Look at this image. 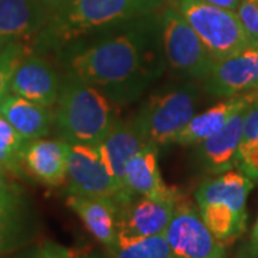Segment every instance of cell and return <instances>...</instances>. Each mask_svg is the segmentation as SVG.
I'll return each instance as SVG.
<instances>
[{"instance_id":"1","label":"cell","mask_w":258,"mask_h":258,"mask_svg":"<svg viewBox=\"0 0 258 258\" xmlns=\"http://www.w3.org/2000/svg\"><path fill=\"white\" fill-rule=\"evenodd\" d=\"M63 72L99 89L113 105L137 102L166 69L161 12L82 35L52 56Z\"/></svg>"},{"instance_id":"2","label":"cell","mask_w":258,"mask_h":258,"mask_svg":"<svg viewBox=\"0 0 258 258\" xmlns=\"http://www.w3.org/2000/svg\"><path fill=\"white\" fill-rule=\"evenodd\" d=\"M166 0H74L68 8L50 16L32 42L30 50L53 56L66 43L82 35L123 20L161 12Z\"/></svg>"},{"instance_id":"3","label":"cell","mask_w":258,"mask_h":258,"mask_svg":"<svg viewBox=\"0 0 258 258\" xmlns=\"http://www.w3.org/2000/svg\"><path fill=\"white\" fill-rule=\"evenodd\" d=\"M116 105L83 79L63 72L59 98L53 106L59 138L69 145H98L118 120Z\"/></svg>"},{"instance_id":"4","label":"cell","mask_w":258,"mask_h":258,"mask_svg":"<svg viewBox=\"0 0 258 258\" xmlns=\"http://www.w3.org/2000/svg\"><path fill=\"white\" fill-rule=\"evenodd\" d=\"M254 188L242 171L231 169L204 179L194 198L198 212L217 240L230 244L245 232L247 200Z\"/></svg>"},{"instance_id":"5","label":"cell","mask_w":258,"mask_h":258,"mask_svg":"<svg viewBox=\"0 0 258 258\" xmlns=\"http://www.w3.org/2000/svg\"><path fill=\"white\" fill-rule=\"evenodd\" d=\"M200 98L201 89L195 81L166 83L142 102L131 120L148 144L158 148L175 144L178 134L195 115Z\"/></svg>"},{"instance_id":"6","label":"cell","mask_w":258,"mask_h":258,"mask_svg":"<svg viewBox=\"0 0 258 258\" xmlns=\"http://www.w3.org/2000/svg\"><path fill=\"white\" fill-rule=\"evenodd\" d=\"M200 36L215 60L235 55L249 46V39L237 12L221 9L201 0H166Z\"/></svg>"},{"instance_id":"7","label":"cell","mask_w":258,"mask_h":258,"mask_svg":"<svg viewBox=\"0 0 258 258\" xmlns=\"http://www.w3.org/2000/svg\"><path fill=\"white\" fill-rule=\"evenodd\" d=\"M161 23L166 68L179 79L204 81L210 74L215 57L203 40L171 5H165L161 10Z\"/></svg>"},{"instance_id":"8","label":"cell","mask_w":258,"mask_h":258,"mask_svg":"<svg viewBox=\"0 0 258 258\" xmlns=\"http://www.w3.org/2000/svg\"><path fill=\"white\" fill-rule=\"evenodd\" d=\"M68 194L109 198L123 208L134 198L113 175L98 145H71L68 159Z\"/></svg>"},{"instance_id":"9","label":"cell","mask_w":258,"mask_h":258,"mask_svg":"<svg viewBox=\"0 0 258 258\" xmlns=\"http://www.w3.org/2000/svg\"><path fill=\"white\" fill-rule=\"evenodd\" d=\"M165 238L175 258H225V244L215 238L188 200H179Z\"/></svg>"},{"instance_id":"10","label":"cell","mask_w":258,"mask_h":258,"mask_svg":"<svg viewBox=\"0 0 258 258\" xmlns=\"http://www.w3.org/2000/svg\"><path fill=\"white\" fill-rule=\"evenodd\" d=\"M62 76L47 56L28 52L20 60L10 81V93L52 108L59 98Z\"/></svg>"},{"instance_id":"11","label":"cell","mask_w":258,"mask_h":258,"mask_svg":"<svg viewBox=\"0 0 258 258\" xmlns=\"http://www.w3.org/2000/svg\"><path fill=\"white\" fill-rule=\"evenodd\" d=\"M203 82L207 92L221 99L257 91L258 46L217 59Z\"/></svg>"},{"instance_id":"12","label":"cell","mask_w":258,"mask_h":258,"mask_svg":"<svg viewBox=\"0 0 258 258\" xmlns=\"http://www.w3.org/2000/svg\"><path fill=\"white\" fill-rule=\"evenodd\" d=\"M35 237V218L26 195L15 185H0V251L6 255Z\"/></svg>"},{"instance_id":"13","label":"cell","mask_w":258,"mask_h":258,"mask_svg":"<svg viewBox=\"0 0 258 258\" xmlns=\"http://www.w3.org/2000/svg\"><path fill=\"white\" fill-rule=\"evenodd\" d=\"M182 197H134L120 211L119 235L152 237L165 234Z\"/></svg>"},{"instance_id":"14","label":"cell","mask_w":258,"mask_h":258,"mask_svg":"<svg viewBox=\"0 0 258 258\" xmlns=\"http://www.w3.org/2000/svg\"><path fill=\"white\" fill-rule=\"evenodd\" d=\"M69 147L60 138L28 141L22 152L23 172L47 186L63 185L68 175Z\"/></svg>"},{"instance_id":"15","label":"cell","mask_w":258,"mask_h":258,"mask_svg":"<svg viewBox=\"0 0 258 258\" xmlns=\"http://www.w3.org/2000/svg\"><path fill=\"white\" fill-rule=\"evenodd\" d=\"M248 108L237 112L221 131L197 145V161L204 172L218 175L238 166V151Z\"/></svg>"},{"instance_id":"16","label":"cell","mask_w":258,"mask_h":258,"mask_svg":"<svg viewBox=\"0 0 258 258\" xmlns=\"http://www.w3.org/2000/svg\"><path fill=\"white\" fill-rule=\"evenodd\" d=\"M66 205L81 218L86 230L106 249H109L119 237L122 207L116 201L101 197L66 195Z\"/></svg>"},{"instance_id":"17","label":"cell","mask_w":258,"mask_h":258,"mask_svg":"<svg viewBox=\"0 0 258 258\" xmlns=\"http://www.w3.org/2000/svg\"><path fill=\"white\" fill-rule=\"evenodd\" d=\"M50 18L42 0H0V45L30 42Z\"/></svg>"},{"instance_id":"18","label":"cell","mask_w":258,"mask_h":258,"mask_svg":"<svg viewBox=\"0 0 258 258\" xmlns=\"http://www.w3.org/2000/svg\"><path fill=\"white\" fill-rule=\"evenodd\" d=\"M158 151L154 144H145L129 159L123 172V186L132 197L176 198L178 189L165 184L158 166Z\"/></svg>"},{"instance_id":"19","label":"cell","mask_w":258,"mask_h":258,"mask_svg":"<svg viewBox=\"0 0 258 258\" xmlns=\"http://www.w3.org/2000/svg\"><path fill=\"white\" fill-rule=\"evenodd\" d=\"M255 102H258V91H251L238 96L225 98L210 109L201 113H195L192 119L178 134L175 144L182 147H192L201 144L203 141L221 131L224 125L237 112L244 108H248Z\"/></svg>"},{"instance_id":"20","label":"cell","mask_w":258,"mask_h":258,"mask_svg":"<svg viewBox=\"0 0 258 258\" xmlns=\"http://www.w3.org/2000/svg\"><path fill=\"white\" fill-rule=\"evenodd\" d=\"M0 115L26 141L46 138L55 125L52 108L9 93L0 102Z\"/></svg>"},{"instance_id":"21","label":"cell","mask_w":258,"mask_h":258,"mask_svg":"<svg viewBox=\"0 0 258 258\" xmlns=\"http://www.w3.org/2000/svg\"><path fill=\"white\" fill-rule=\"evenodd\" d=\"M145 144L148 142L135 128L132 120H122L118 118L109 134L101 144H98V147L112 174L123 185L125 166Z\"/></svg>"},{"instance_id":"22","label":"cell","mask_w":258,"mask_h":258,"mask_svg":"<svg viewBox=\"0 0 258 258\" xmlns=\"http://www.w3.org/2000/svg\"><path fill=\"white\" fill-rule=\"evenodd\" d=\"M108 252L111 258H175L165 234L152 237L119 235Z\"/></svg>"},{"instance_id":"23","label":"cell","mask_w":258,"mask_h":258,"mask_svg":"<svg viewBox=\"0 0 258 258\" xmlns=\"http://www.w3.org/2000/svg\"><path fill=\"white\" fill-rule=\"evenodd\" d=\"M238 168L252 181H258V102L252 103L245 112Z\"/></svg>"},{"instance_id":"24","label":"cell","mask_w":258,"mask_h":258,"mask_svg":"<svg viewBox=\"0 0 258 258\" xmlns=\"http://www.w3.org/2000/svg\"><path fill=\"white\" fill-rule=\"evenodd\" d=\"M30 52L26 42H8L0 47V102L10 93V81L20 60Z\"/></svg>"},{"instance_id":"25","label":"cell","mask_w":258,"mask_h":258,"mask_svg":"<svg viewBox=\"0 0 258 258\" xmlns=\"http://www.w3.org/2000/svg\"><path fill=\"white\" fill-rule=\"evenodd\" d=\"M26 142L28 141L22 138L18 131L0 115V152L22 164V152Z\"/></svg>"},{"instance_id":"26","label":"cell","mask_w":258,"mask_h":258,"mask_svg":"<svg viewBox=\"0 0 258 258\" xmlns=\"http://www.w3.org/2000/svg\"><path fill=\"white\" fill-rule=\"evenodd\" d=\"M25 258H101L98 254H86L81 251L56 244L53 241L42 242L33 249H30Z\"/></svg>"},{"instance_id":"27","label":"cell","mask_w":258,"mask_h":258,"mask_svg":"<svg viewBox=\"0 0 258 258\" xmlns=\"http://www.w3.org/2000/svg\"><path fill=\"white\" fill-rule=\"evenodd\" d=\"M237 15L249 39L258 46V0H241Z\"/></svg>"},{"instance_id":"28","label":"cell","mask_w":258,"mask_h":258,"mask_svg":"<svg viewBox=\"0 0 258 258\" xmlns=\"http://www.w3.org/2000/svg\"><path fill=\"white\" fill-rule=\"evenodd\" d=\"M0 168L5 172H12V174H18V175L23 174V166H22V164L19 161H16V159H13V158L2 154V152H0Z\"/></svg>"},{"instance_id":"29","label":"cell","mask_w":258,"mask_h":258,"mask_svg":"<svg viewBox=\"0 0 258 258\" xmlns=\"http://www.w3.org/2000/svg\"><path fill=\"white\" fill-rule=\"evenodd\" d=\"M72 2L74 0H42V3L45 5V8L47 9L50 16L66 9Z\"/></svg>"},{"instance_id":"30","label":"cell","mask_w":258,"mask_h":258,"mask_svg":"<svg viewBox=\"0 0 258 258\" xmlns=\"http://www.w3.org/2000/svg\"><path fill=\"white\" fill-rule=\"evenodd\" d=\"M247 251H248L249 258H258V218L251 231Z\"/></svg>"},{"instance_id":"31","label":"cell","mask_w":258,"mask_h":258,"mask_svg":"<svg viewBox=\"0 0 258 258\" xmlns=\"http://www.w3.org/2000/svg\"><path fill=\"white\" fill-rule=\"evenodd\" d=\"M201 2H205L208 5L221 8V9L231 10V12H237L241 3V0H201Z\"/></svg>"},{"instance_id":"32","label":"cell","mask_w":258,"mask_h":258,"mask_svg":"<svg viewBox=\"0 0 258 258\" xmlns=\"http://www.w3.org/2000/svg\"><path fill=\"white\" fill-rule=\"evenodd\" d=\"M6 184V176H5V171L0 168V185Z\"/></svg>"},{"instance_id":"33","label":"cell","mask_w":258,"mask_h":258,"mask_svg":"<svg viewBox=\"0 0 258 258\" xmlns=\"http://www.w3.org/2000/svg\"><path fill=\"white\" fill-rule=\"evenodd\" d=\"M6 257V254L3 252V251H0V258H5Z\"/></svg>"},{"instance_id":"34","label":"cell","mask_w":258,"mask_h":258,"mask_svg":"<svg viewBox=\"0 0 258 258\" xmlns=\"http://www.w3.org/2000/svg\"><path fill=\"white\" fill-rule=\"evenodd\" d=\"M2 46H3V45H0V47H2Z\"/></svg>"},{"instance_id":"35","label":"cell","mask_w":258,"mask_h":258,"mask_svg":"<svg viewBox=\"0 0 258 258\" xmlns=\"http://www.w3.org/2000/svg\"><path fill=\"white\" fill-rule=\"evenodd\" d=\"M22 258H25V257H22Z\"/></svg>"},{"instance_id":"36","label":"cell","mask_w":258,"mask_h":258,"mask_svg":"<svg viewBox=\"0 0 258 258\" xmlns=\"http://www.w3.org/2000/svg\"><path fill=\"white\" fill-rule=\"evenodd\" d=\"M257 91H258V88H257Z\"/></svg>"}]
</instances>
